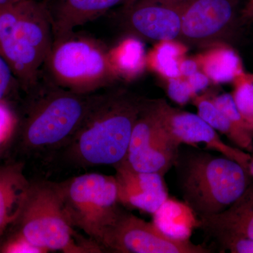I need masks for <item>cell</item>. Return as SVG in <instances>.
<instances>
[{
	"mask_svg": "<svg viewBox=\"0 0 253 253\" xmlns=\"http://www.w3.org/2000/svg\"><path fill=\"white\" fill-rule=\"evenodd\" d=\"M18 234L32 244L66 253H101L91 240L78 236L70 222L61 183L31 184L27 201L18 218Z\"/></svg>",
	"mask_w": 253,
	"mask_h": 253,
	"instance_id": "5",
	"label": "cell"
},
{
	"mask_svg": "<svg viewBox=\"0 0 253 253\" xmlns=\"http://www.w3.org/2000/svg\"><path fill=\"white\" fill-rule=\"evenodd\" d=\"M114 168L120 204L153 214L169 198L164 176L138 172L124 163Z\"/></svg>",
	"mask_w": 253,
	"mask_h": 253,
	"instance_id": "13",
	"label": "cell"
},
{
	"mask_svg": "<svg viewBox=\"0 0 253 253\" xmlns=\"http://www.w3.org/2000/svg\"><path fill=\"white\" fill-rule=\"evenodd\" d=\"M154 106L163 126L178 144L189 145L196 149L199 144H204L206 149L219 153L249 169L252 156L225 144L217 131L199 114L173 108L164 100H154Z\"/></svg>",
	"mask_w": 253,
	"mask_h": 253,
	"instance_id": "10",
	"label": "cell"
},
{
	"mask_svg": "<svg viewBox=\"0 0 253 253\" xmlns=\"http://www.w3.org/2000/svg\"><path fill=\"white\" fill-rule=\"evenodd\" d=\"M249 170V172L251 173V176L253 177V156L251 157V161H250Z\"/></svg>",
	"mask_w": 253,
	"mask_h": 253,
	"instance_id": "31",
	"label": "cell"
},
{
	"mask_svg": "<svg viewBox=\"0 0 253 253\" xmlns=\"http://www.w3.org/2000/svg\"><path fill=\"white\" fill-rule=\"evenodd\" d=\"M232 96L241 116L253 131V75L240 73L233 81Z\"/></svg>",
	"mask_w": 253,
	"mask_h": 253,
	"instance_id": "22",
	"label": "cell"
},
{
	"mask_svg": "<svg viewBox=\"0 0 253 253\" xmlns=\"http://www.w3.org/2000/svg\"><path fill=\"white\" fill-rule=\"evenodd\" d=\"M199 227L214 240L244 238L253 240V182L232 206L214 215L199 217Z\"/></svg>",
	"mask_w": 253,
	"mask_h": 253,
	"instance_id": "15",
	"label": "cell"
},
{
	"mask_svg": "<svg viewBox=\"0 0 253 253\" xmlns=\"http://www.w3.org/2000/svg\"><path fill=\"white\" fill-rule=\"evenodd\" d=\"M198 114L216 131L225 135L239 149L249 154L253 153V131L243 129L235 125L216 107L208 95L194 98Z\"/></svg>",
	"mask_w": 253,
	"mask_h": 253,
	"instance_id": "18",
	"label": "cell"
},
{
	"mask_svg": "<svg viewBox=\"0 0 253 253\" xmlns=\"http://www.w3.org/2000/svg\"><path fill=\"white\" fill-rule=\"evenodd\" d=\"M20 131V145L31 155L45 156L65 149L100 94H82L52 83L33 89Z\"/></svg>",
	"mask_w": 253,
	"mask_h": 253,
	"instance_id": "3",
	"label": "cell"
},
{
	"mask_svg": "<svg viewBox=\"0 0 253 253\" xmlns=\"http://www.w3.org/2000/svg\"><path fill=\"white\" fill-rule=\"evenodd\" d=\"M179 150L180 145L169 135L158 117L154 100H146L134 124L122 163L138 172L165 176L175 165Z\"/></svg>",
	"mask_w": 253,
	"mask_h": 253,
	"instance_id": "8",
	"label": "cell"
},
{
	"mask_svg": "<svg viewBox=\"0 0 253 253\" xmlns=\"http://www.w3.org/2000/svg\"><path fill=\"white\" fill-rule=\"evenodd\" d=\"M61 184L70 222L73 227L84 231L104 251L106 235L122 211L116 177L90 173Z\"/></svg>",
	"mask_w": 253,
	"mask_h": 253,
	"instance_id": "7",
	"label": "cell"
},
{
	"mask_svg": "<svg viewBox=\"0 0 253 253\" xmlns=\"http://www.w3.org/2000/svg\"><path fill=\"white\" fill-rule=\"evenodd\" d=\"M73 36L53 43L44 66L50 83L73 92L89 94L117 79L109 52L99 42Z\"/></svg>",
	"mask_w": 253,
	"mask_h": 253,
	"instance_id": "6",
	"label": "cell"
},
{
	"mask_svg": "<svg viewBox=\"0 0 253 253\" xmlns=\"http://www.w3.org/2000/svg\"><path fill=\"white\" fill-rule=\"evenodd\" d=\"M31 187L22 163L0 166V240L9 226L17 222Z\"/></svg>",
	"mask_w": 253,
	"mask_h": 253,
	"instance_id": "16",
	"label": "cell"
},
{
	"mask_svg": "<svg viewBox=\"0 0 253 253\" xmlns=\"http://www.w3.org/2000/svg\"><path fill=\"white\" fill-rule=\"evenodd\" d=\"M104 249L121 253H211L207 248L194 244L190 240L170 239L154 222H148L123 209L106 235Z\"/></svg>",
	"mask_w": 253,
	"mask_h": 253,
	"instance_id": "9",
	"label": "cell"
},
{
	"mask_svg": "<svg viewBox=\"0 0 253 253\" xmlns=\"http://www.w3.org/2000/svg\"><path fill=\"white\" fill-rule=\"evenodd\" d=\"M17 119L5 101H0V146L10 140L17 126Z\"/></svg>",
	"mask_w": 253,
	"mask_h": 253,
	"instance_id": "23",
	"label": "cell"
},
{
	"mask_svg": "<svg viewBox=\"0 0 253 253\" xmlns=\"http://www.w3.org/2000/svg\"><path fill=\"white\" fill-rule=\"evenodd\" d=\"M224 251L232 253H253V240L244 238H226L215 241Z\"/></svg>",
	"mask_w": 253,
	"mask_h": 253,
	"instance_id": "27",
	"label": "cell"
},
{
	"mask_svg": "<svg viewBox=\"0 0 253 253\" xmlns=\"http://www.w3.org/2000/svg\"><path fill=\"white\" fill-rule=\"evenodd\" d=\"M134 1V0H128L127 2H126V4H125V5H127V4H131V3L133 2V1Z\"/></svg>",
	"mask_w": 253,
	"mask_h": 253,
	"instance_id": "33",
	"label": "cell"
},
{
	"mask_svg": "<svg viewBox=\"0 0 253 253\" xmlns=\"http://www.w3.org/2000/svg\"><path fill=\"white\" fill-rule=\"evenodd\" d=\"M198 68H199V65L197 61L192 59L182 60L179 66L181 76L185 78H189L195 73L197 72Z\"/></svg>",
	"mask_w": 253,
	"mask_h": 253,
	"instance_id": "29",
	"label": "cell"
},
{
	"mask_svg": "<svg viewBox=\"0 0 253 253\" xmlns=\"http://www.w3.org/2000/svg\"><path fill=\"white\" fill-rule=\"evenodd\" d=\"M184 202L198 217L223 212L239 200L252 182L249 169L226 156L191 150L179 153L175 165Z\"/></svg>",
	"mask_w": 253,
	"mask_h": 253,
	"instance_id": "4",
	"label": "cell"
},
{
	"mask_svg": "<svg viewBox=\"0 0 253 253\" xmlns=\"http://www.w3.org/2000/svg\"><path fill=\"white\" fill-rule=\"evenodd\" d=\"M186 81L189 83L195 96H196L199 93L204 91L208 87L211 80L204 73L199 72L198 71L192 76L187 78Z\"/></svg>",
	"mask_w": 253,
	"mask_h": 253,
	"instance_id": "28",
	"label": "cell"
},
{
	"mask_svg": "<svg viewBox=\"0 0 253 253\" xmlns=\"http://www.w3.org/2000/svg\"><path fill=\"white\" fill-rule=\"evenodd\" d=\"M154 224L165 235L176 241H189L199 227V219L186 204L168 198L153 214Z\"/></svg>",
	"mask_w": 253,
	"mask_h": 253,
	"instance_id": "17",
	"label": "cell"
},
{
	"mask_svg": "<svg viewBox=\"0 0 253 253\" xmlns=\"http://www.w3.org/2000/svg\"><path fill=\"white\" fill-rule=\"evenodd\" d=\"M146 101L123 90L100 94L63 154L83 167H116L126 159L133 128Z\"/></svg>",
	"mask_w": 253,
	"mask_h": 253,
	"instance_id": "1",
	"label": "cell"
},
{
	"mask_svg": "<svg viewBox=\"0 0 253 253\" xmlns=\"http://www.w3.org/2000/svg\"><path fill=\"white\" fill-rule=\"evenodd\" d=\"M184 51V46L176 41L160 42L150 56V63L168 79L181 77L179 66Z\"/></svg>",
	"mask_w": 253,
	"mask_h": 253,
	"instance_id": "21",
	"label": "cell"
},
{
	"mask_svg": "<svg viewBox=\"0 0 253 253\" xmlns=\"http://www.w3.org/2000/svg\"><path fill=\"white\" fill-rule=\"evenodd\" d=\"M54 43L46 1L21 0L0 5V54L27 92L39 84Z\"/></svg>",
	"mask_w": 253,
	"mask_h": 253,
	"instance_id": "2",
	"label": "cell"
},
{
	"mask_svg": "<svg viewBox=\"0 0 253 253\" xmlns=\"http://www.w3.org/2000/svg\"><path fill=\"white\" fill-rule=\"evenodd\" d=\"M128 0H47L54 42L73 35L79 26L90 22Z\"/></svg>",
	"mask_w": 253,
	"mask_h": 253,
	"instance_id": "14",
	"label": "cell"
},
{
	"mask_svg": "<svg viewBox=\"0 0 253 253\" xmlns=\"http://www.w3.org/2000/svg\"><path fill=\"white\" fill-rule=\"evenodd\" d=\"M21 1V0H0V5L16 2V1Z\"/></svg>",
	"mask_w": 253,
	"mask_h": 253,
	"instance_id": "32",
	"label": "cell"
},
{
	"mask_svg": "<svg viewBox=\"0 0 253 253\" xmlns=\"http://www.w3.org/2000/svg\"><path fill=\"white\" fill-rule=\"evenodd\" d=\"M236 18L234 0H184L179 41L208 44L220 39Z\"/></svg>",
	"mask_w": 253,
	"mask_h": 253,
	"instance_id": "12",
	"label": "cell"
},
{
	"mask_svg": "<svg viewBox=\"0 0 253 253\" xmlns=\"http://www.w3.org/2000/svg\"><path fill=\"white\" fill-rule=\"evenodd\" d=\"M201 65L205 74L218 84L233 82L244 71L239 56L225 46L208 51L201 58Z\"/></svg>",
	"mask_w": 253,
	"mask_h": 253,
	"instance_id": "20",
	"label": "cell"
},
{
	"mask_svg": "<svg viewBox=\"0 0 253 253\" xmlns=\"http://www.w3.org/2000/svg\"><path fill=\"white\" fill-rule=\"evenodd\" d=\"M246 14L249 15V16H253V0L250 1L247 6V9H246Z\"/></svg>",
	"mask_w": 253,
	"mask_h": 253,
	"instance_id": "30",
	"label": "cell"
},
{
	"mask_svg": "<svg viewBox=\"0 0 253 253\" xmlns=\"http://www.w3.org/2000/svg\"><path fill=\"white\" fill-rule=\"evenodd\" d=\"M0 253H44V249L32 244L17 232L11 236L0 247Z\"/></svg>",
	"mask_w": 253,
	"mask_h": 253,
	"instance_id": "25",
	"label": "cell"
},
{
	"mask_svg": "<svg viewBox=\"0 0 253 253\" xmlns=\"http://www.w3.org/2000/svg\"><path fill=\"white\" fill-rule=\"evenodd\" d=\"M109 56L118 77L135 78L142 73L146 65L144 44L135 37L123 40L109 51Z\"/></svg>",
	"mask_w": 253,
	"mask_h": 253,
	"instance_id": "19",
	"label": "cell"
},
{
	"mask_svg": "<svg viewBox=\"0 0 253 253\" xmlns=\"http://www.w3.org/2000/svg\"><path fill=\"white\" fill-rule=\"evenodd\" d=\"M15 81H17V80L12 69L7 61L0 54V101H5Z\"/></svg>",
	"mask_w": 253,
	"mask_h": 253,
	"instance_id": "26",
	"label": "cell"
},
{
	"mask_svg": "<svg viewBox=\"0 0 253 253\" xmlns=\"http://www.w3.org/2000/svg\"><path fill=\"white\" fill-rule=\"evenodd\" d=\"M184 0H134L125 5V23L150 41H179Z\"/></svg>",
	"mask_w": 253,
	"mask_h": 253,
	"instance_id": "11",
	"label": "cell"
},
{
	"mask_svg": "<svg viewBox=\"0 0 253 253\" xmlns=\"http://www.w3.org/2000/svg\"><path fill=\"white\" fill-rule=\"evenodd\" d=\"M167 91L169 97L179 105H185L195 97L189 83L181 77L169 79Z\"/></svg>",
	"mask_w": 253,
	"mask_h": 253,
	"instance_id": "24",
	"label": "cell"
}]
</instances>
